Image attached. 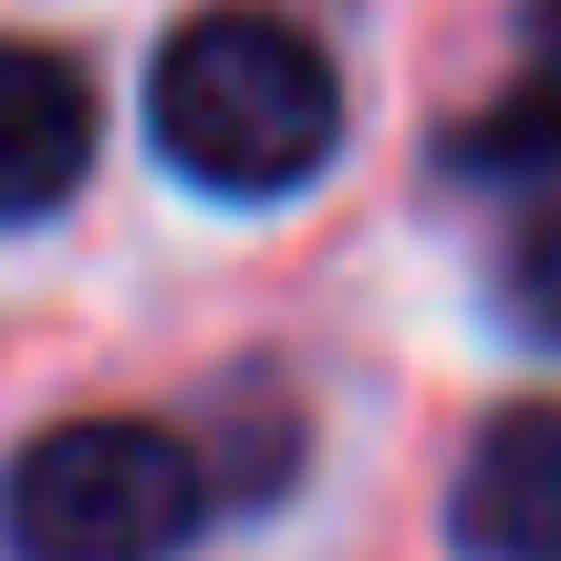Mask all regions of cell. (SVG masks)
<instances>
[{"label":"cell","instance_id":"cell-1","mask_svg":"<svg viewBox=\"0 0 561 561\" xmlns=\"http://www.w3.org/2000/svg\"><path fill=\"white\" fill-rule=\"evenodd\" d=\"M146 136L208 198L271 208L312 187L343 146V83L280 11H198L146 73Z\"/></svg>","mask_w":561,"mask_h":561},{"label":"cell","instance_id":"cell-2","mask_svg":"<svg viewBox=\"0 0 561 561\" xmlns=\"http://www.w3.org/2000/svg\"><path fill=\"white\" fill-rule=\"evenodd\" d=\"M208 520V468L178 426L73 416L32 437L0 489V530L21 561H178Z\"/></svg>","mask_w":561,"mask_h":561},{"label":"cell","instance_id":"cell-3","mask_svg":"<svg viewBox=\"0 0 561 561\" xmlns=\"http://www.w3.org/2000/svg\"><path fill=\"white\" fill-rule=\"evenodd\" d=\"M447 530L468 561H561V396H520L479 426Z\"/></svg>","mask_w":561,"mask_h":561},{"label":"cell","instance_id":"cell-4","mask_svg":"<svg viewBox=\"0 0 561 561\" xmlns=\"http://www.w3.org/2000/svg\"><path fill=\"white\" fill-rule=\"evenodd\" d=\"M94 136H104V104L83 62L53 42H0V229L53 219L94 167Z\"/></svg>","mask_w":561,"mask_h":561},{"label":"cell","instance_id":"cell-5","mask_svg":"<svg viewBox=\"0 0 561 561\" xmlns=\"http://www.w3.org/2000/svg\"><path fill=\"white\" fill-rule=\"evenodd\" d=\"M437 157L458 167V178H479V187H541V178H561V62H530L500 104H479L468 125H447Z\"/></svg>","mask_w":561,"mask_h":561},{"label":"cell","instance_id":"cell-6","mask_svg":"<svg viewBox=\"0 0 561 561\" xmlns=\"http://www.w3.org/2000/svg\"><path fill=\"white\" fill-rule=\"evenodd\" d=\"M500 301H510V322H520L530 343H561V208L520 229V250H510V271H500Z\"/></svg>","mask_w":561,"mask_h":561}]
</instances>
